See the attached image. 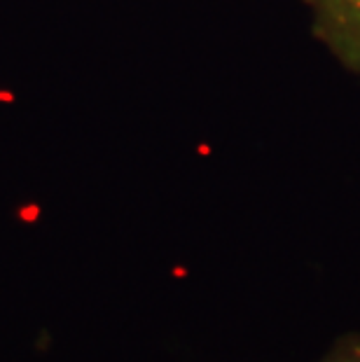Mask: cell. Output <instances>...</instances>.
<instances>
[{
    "mask_svg": "<svg viewBox=\"0 0 360 362\" xmlns=\"http://www.w3.org/2000/svg\"><path fill=\"white\" fill-rule=\"evenodd\" d=\"M318 362H360V334H344Z\"/></svg>",
    "mask_w": 360,
    "mask_h": 362,
    "instance_id": "2",
    "label": "cell"
},
{
    "mask_svg": "<svg viewBox=\"0 0 360 362\" xmlns=\"http://www.w3.org/2000/svg\"><path fill=\"white\" fill-rule=\"evenodd\" d=\"M311 12V33L347 68L360 75V0H302Z\"/></svg>",
    "mask_w": 360,
    "mask_h": 362,
    "instance_id": "1",
    "label": "cell"
}]
</instances>
